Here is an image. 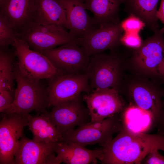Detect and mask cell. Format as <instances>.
<instances>
[{"instance_id": "1", "label": "cell", "mask_w": 164, "mask_h": 164, "mask_svg": "<svg viewBox=\"0 0 164 164\" xmlns=\"http://www.w3.org/2000/svg\"><path fill=\"white\" fill-rule=\"evenodd\" d=\"M99 159L103 164H139L152 150L164 151V135L131 132L122 127L105 146Z\"/></svg>"}, {"instance_id": "2", "label": "cell", "mask_w": 164, "mask_h": 164, "mask_svg": "<svg viewBox=\"0 0 164 164\" xmlns=\"http://www.w3.org/2000/svg\"><path fill=\"white\" fill-rule=\"evenodd\" d=\"M17 87L12 104L3 113H16L28 116L32 111L45 114L49 107L48 85L43 80L29 78L19 70L16 63L14 67Z\"/></svg>"}, {"instance_id": "3", "label": "cell", "mask_w": 164, "mask_h": 164, "mask_svg": "<svg viewBox=\"0 0 164 164\" xmlns=\"http://www.w3.org/2000/svg\"><path fill=\"white\" fill-rule=\"evenodd\" d=\"M122 124L116 114L102 120L90 121L63 135V141L83 146L98 144L103 147L112 139L113 134L119 132Z\"/></svg>"}, {"instance_id": "4", "label": "cell", "mask_w": 164, "mask_h": 164, "mask_svg": "<svg viewBox=\"0 0 164 164\" xmlns=\"http://www.w3.org/2000/svg\"><path fill=\"white\" fill-rule=\"evenodd\" d=\"M11 46L18 60V68L25 75L34 79L50 80L63 74L48 58L31 49L21 38H15Z\"/></svg>"}, {"instance_id": "5", "label": "cell", "mask_w": 164, "mask_h": 164, "mask_svg": "<svg viewBox=\"0 0 164 164\" xmlns=\"http://www.w3.org/2000/svg\"><path fill=\"white\" fill-rule=\"evenodd\" d=\"M64 27L34 22L18 34L31 49L40 52L69 43L75 39Z\"/></svg>"}, {"instance_id": "6", "label": "cell", "mask_w": 164, "mask_h": 164, "mask_svg": "<svg viewBox=\"0 0 164 164\" xmlns=\"http://www.w3.org/2000/svg\"><path fill=\"white\" fill-rule=\"evenodd\" d=\"M119 64V59L113 53L109 54L100 53L91 56L85 73L91 91L98 88L116 89Z\"/></svg>"}, {"instance_id": "7", "label": "cell", "mask_w": 164, "mask_h": 164, "mask_svg": "<svg viewBox=\"0 0 164 164\" xmlns=\"http://www.w3.org/2000/svg\"><path fill=\"white\" fill-rule=\"evenodd\" d=\"M40 53L48 58L63 74L85 73L90 58L75 40Z\"/></svg>"}, {"instance_id": "8", "label": "cell", "mask_w": 164, "mask_h": 164, "mask_svg": "<svg viewBox=\"0 0 164 164\" xmlns=\"http://www.w3.org/2000/svg\"><path fill=\"white\" fill-rule=\"evenodd\" d=\"M0 122V164H15V155L23 128L28 125V116L2 113Z\"/></svg>"}, {"instance_id": "9", "label": "cell", "mask_w": 164, "mask_h": 164, "mask_svg": "<svg viewBox=\"0 0 164 164\" xmlns=\"http://www.w3.org/2000/svg\"><path fill=\"white\" fill-rule=\"evenodd\" d=\"M83 101L81 94L71 100L53 106L51 111L47 112V115L62 135L76 126L91 121L88 109Z\"/></svg>"}, {"instance_id": "10", "label": "cell", "mask_w": 164, "mask_h": 164, "mask_svg": "<svg viewBox=\"0 0 164 164\" xmlns=\"http://www.w3.org/2000/svg\"><path fill=\"white\" fill-rule=\"evenodd\" d=\"M49 107L71 100L82 92H91L85 73L63 74L49 80Z\"/></svg>"}, {"instance_id": "11", "label": "cell", "mask_w": 164, "mask_h": 164, "mask_svg": "<svg viewBox=\"0 0 164 164\" xmlns=\"http://www.w3.org/2000/svg\"><path fill=\"white\" fill-rule=\"evenodd\" d=\"M91 121H99L114 116L124 109V103L114 88L97 89L83 96Z\"/></svg>"}, {"instance_id": "12", "label": "cell", "mask_w": 164, "mask_h": 164, "mask_svg": "<svg viewBox=\"0 0 164 164\" xmlns=\"http://www.w3.org/2000/svg\"><path fill=\"white\" fill-rule=\"evenodd\" d=\"M123 31L120 23L104 25L91 29L84 37L75 40L91 56L107 49L112 50L121 44Z\"/></svg>"}, {"instance_id": "13", "label": "cell", "mask_w": 164, "mask_h": 164, "mask_svg": "<svg viewBox=\"0 0 164 164\" xmlns=\"http://www.w3.org/2000/svg\"><path fill=\"white\" fill-rule=\"evenodd\" d=\"M55 142H37L24 135L15 155V164H60L54 152Z\"/></svg>"}, {"instance_id": "14", "label": "cell", "mask_w": 164, "mask_h": 164, "mask_svg": "<svg viewBox=\"0 0 164 164\" xmlns=\"http://www.w3.org/2000/svg\"><path fill=\"white\" fill-rule=\"evenodd\" d=\"M135 50L132 57L134 61L142 68L159 76L158 68L164 57V26L142 41Z\"/></svg>"}, {"instance_id": "15", "label": "cell", "mask_w": 164, "mask_h": 164, "mask_svg": "<svg viewBox=\"0 0 164 164\" xmlns=\"http://www.w3.org/2000/svg\"><path fill=\"white\" fill-rule=\"evenodd\" d=\"M57 0L65 11L66 29L75 39L83 38L91 30L96 28L92 18L86 11L84 0Z\"/></svg>"}, {"instance_id": "16", "label": "cell", "mask_w": 164, "mask_h": 164, "mask_svg": "<svg viewBox=\"0 0 164 164\" xmlns=\"http://www.w3.org/2000/svg\"><path fill=\"white\" fill-rule=\"evenodd\" d=\"M0 13L19 34L36 22L35 0H7Z\"/></svg>"}, {"instance_id": "17", "label": "cell", "mask_w": 164, "mask_h": 164, "mask_svg": "<svg viewBox=\"0 0 164 164\" xmlns=\"http://www.w3.org/2000/svg\"><path fill=\"white\" fill-rule=\"evenodd\" d=\"M54 151L60 162L67 164L96 163L103 149L90 150L78 144L63 141L55 142Z\"/></svg>"}, {"instance_id": "18", "label": "cell", "mask_w": 164, "mask_h": 164, "mask_svg": "<svg viewBox=\"0 0 164 164\" xmlns=\"http://www.w3.org/2000/svg\"><path fill=\"white\" fill-rule=\"evenodd\" d=\"M123 0H84L87 10L92 12V19L95 28L108 24H118L120 6Z\"/></svg>"}, {"instance_id": "19", "label": "cell", "mask_w": 164, "mask_h": 164, "mask_svg": "<svg viewBox=\"0 0 164 164\" xmlns=\"http://www.w3.org/2000/svg\"><path fill=\"white\" fill-rule=\"evenodd\" d=\"M159 0H123L124 11L128 15L140 19L148 29L154 32L159 29L156 16Z\"/></svg>"}, {"instance_id": "20", "label": "cell", "mask_w": 164, "mask_h": 164, "mask_svg": "<svg viewBox=\"0 0 164 164\" xmlns=\"http://www.w3.org/2000/svg\"><path fill=\"white\" fill-rule=\"evenodd\" d=\"M28 116V125L33 135V139L47 143L63 141V135L47 114Z\"/></svg>"}, {"instance_id": "21", "label": "cell", "mask_w": 164, "mask_h": 164, "mask_svg": "<svg viewBox=\"0 0 164 164\" xmlns=\"http://www.w3.org/2000/svg\"><path fill=\"white\" fill-rule=\"evenodd\" d=\"M35 6L36 22L55 25L66 29L65 11L57 0H35Z\"/></svg>"}, {"instance_id": "22", "label": "cell", "mask_w": 164, "mask_h": 164, "mask_svg": "<svg viewBox=\"0 0 164 164\" xmlns=\"http://www.w3.org/2000/svg\"><path fill=\"white\" fill-rule=\"evenodd\" d=\"M156 120L149 112L135 104H131L125 110L122 116V127L135 133H144Z\"/></svg>"}, {"instance_id": "23", "label": "cell", "mask_w": 164, "mask_h": 164, "mask_svg": "<svg viewBox=\"0 0 164 164\" xmlns=\"http://www.w3.org/2000/svg\"><path fill=\"white\" fill-rule=\"evenodd\" d=\"M132 94L135 105L151 113L156 119L161 117L162 105L158 91H150L144 87L138 86L132 90Z\"/></svg>"}, {"instance_id": "24", "label": "cell", "mask_w": 164, "mask_h": 164, "mask_svg": "<svg viewBox=\"0 0 164 164\" xmlns=\"http://www.w3.org/2000/svg\"><path fill=\"white\" fill-rule=\"evenodd\" d=\"M16 57L9 47L0 48V90L14 91V60Z\"/></svg>"}, {"instance_id": "25", "label": "cell", "mask_w": 164, "mask_h": 164, "mask_svg": "<svg viewBox=\"0 0 164 164\" xmlns=\"http://www.w3.org/2000/svg\"><path fill=\"white\" fill-rule=\"evenodd\" d=\"M19 34L12 27L7 17L0 13V46L6 47L12 44Z\"/></svg>"}, {"instance_id": "26", "label": "cell", "mask_w": 164, "mask_h": 164, "mask_svg": "<svg viewBox=\"0 0 164 164\" xmlns=\"http://www.w3.org/2000/svg\"><path fill=\"white\" fill-rule=\"evenodd\" d=\"M124 32H139L145 26L144 23L137 17L128 15L120 23Z\"/></svg>"}, {"instance_id": "27", "label": "cell", "mask_w": 164, "mask_h": 164, "mask_svg": "<svg viewBox=\"0 0 164 164\" xmlns=\"http://www.w3.org/2000/svg\"><path fill=\"white\" fill-rule=\"evenodd\" d=\"M142 42L139 33L137 32H124L120 39L121 44L135 49L140 46Z\"/></svg>"}, {"instance_id": "28", "label": "cell", "mask_w": 164, "mask_h": 164, "mask_svg": "<svg viewBox=\"0 0 164 164\" xmlns=\"http://www.w3.org/2000/svg\"><path fill=\"white\" fill-rule=\"evenodd\" d=\"M15 91L0 90V113L4 112L12 104L15 99Z\"/></svg>"}, {"instance_id": "29", "label": "cell", "mask_w": 164, "mask_h": 164, "mask_svg": "<svg viewBox=\"0 0 164 164\" xmlns=\"http://www.w3.org/2000/svg\"><path fill=\"white\" fill-rule=\"evenodd\" d=\"M158 151V149H154L150 151L145 157V163L164 164V155H161Z\"/></svg>"}, {"instance_id": "30", "label": "cell", "mask_w": 164, "mask_h": 164, "mask_svg": "<svg viewBox=\"0 0 164 164\" xmlns=\"http://www.w3.org/2000/svg\"><path fill=\"white\" fill-rule=\"evenodd\" d=\"M158 19L164 24V0H161L160 7L156 13Z\"/></svg>"}, {"instance_id": "31", "label": "cell", "mask_w": 164, "mask_h": 164, "mask_svg": "<svg viewBox=\"0 0 164 164\" xmlns=\"http://www.w3.org/2000/svg\"><path fill=\"white\" fill-rule=\"evenodd\" d=\"M158 70L159 76L164 80V57L158 66Z\"/></svg>"}, {"instance_id": "32", "label": "cell", "mask_w": 164, "mask_h": 164, "mask_svg": "<svg viewBox=\"0 0 164 164\" xmlns=\"http://www.w3.org/2000/svg\"><path fill=\"white\" fill-rule=\"evenodd\" d=\"M6 1L7 0H0V7H1Z\"/></svg>"}, {"instance_id": "33", "label": "cell", "mask_w": 164, "mask_h": 164, "mask_svg": "<svg viewBox=\"0 0 164 164\" xmlns=\"http://www.w3.org/2000/svg\"><path fill=\"white\" fill-rule=\"evenodd\" d=\"M163 119V131L162 132V134L164 135V117H163V118H162Z\"/></svg>"}, {"instance_id": "34", "label": "cell", "mask_w": 164, "mask_h": 164, "mask_svg": "<svg viewBox=\"0 0 164 164\" xmlns=\"http://www.w3.org/2000/svg\"><path fill=\"white\" fill-rule=\"evenodd\" d=\"M162 108H163L164 109V100L163 102L162 103Z\"/></svg>"}]
</instances>
